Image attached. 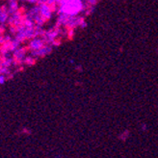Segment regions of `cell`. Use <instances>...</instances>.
<instances>
[{"instance_id": "6da1fadb", "label": "cell", "mask_w": 158, "mask_h": 158, "mask_svg": "<svg viewBox=\"0 0 158 158\" xmlns=\"http://www.w3.org/2000/svg\"><path fill=\"white\" fill-rule=\"evenodd\" d=\"M40 34H43L42 27L39 26H29L22 22V24L17 27V30L15 32V36L18 41L21 44L23 42H27L35 36H39Z\"/></svg>"}, {"instance_id": "7a4b0ae2", "label": "cell", "mask_w": 158, "mask_h": 158, "mask_svg": "<svg viewBox=\"0 0 158 158\" xmlns=\"http://www.w3.org/2000/svg\"><path fill=\"white\" fill-rule=\"evenodd\" d=\"M58 5V14H63L68 17H74L82 10L81 0H61Z\"/></svg>"}, {"instance_id": "3957f363", "label": "cell", "mask_w": 158, "mask_h": 158, "mask_svg": "<svg viewBox=\"0 0 158 158\" xmlns=\"http://www.w3.org/2000/svg\"><path fill=\"white\" fill-rule=\"evenodd\" d=\"M23 19H28L30 21L34 22L35 25L36 26H39V27H42L44 24V22H45V20L43 19L41 14H40L38 5L37 6H34L33 8H31V9L26 13L25 17L23 18Z\"/></svg>"}, {"instance_id": "277c9868", "label": "cell", "mask_w": 158, "mask_h": 158, "mask_svg": "<svg viewBox=\"0 0 158 158\" xmlns=\"http://www.w3.org/2000/svg\"><path fill=\"white\" fill-rule=\"evenodd\" d=\"M46 43L44 41V39L39 36H35L31 40H29L28 43V49L30 51H36L39 50L40 48H42L44 45H45Z\"/></svg>"}, {"instance_id": "5b68a950", "label": "cell", "mask_w": 158, "mask_h": 158, "mask_svg": "<svg viewBox=\"0 0 158 158\" xmlns=\"http://www.w3.org/2000/svg\"><path fill=\"white\" fill-rule=\"evenodd\" d=\"M39 7V11H40V14L43 17V19L46 21L52 18L53 15V8L52 6L46 4V3H39L38 5Z\"/></svg>"}, {"instance_id": "8992f818", "label": "cell", "mask_w": 158, "mask_h": 158, "mask_svg": "<svg viewBox=\"0 0 158 158\" xmlns=\"http://www.w3.org/2000/svg\"><path fill=\"white\" fill-rule=\"evenodd\" d=\"M26 55V49L23 46H19L18 48H15V50H13V58L15 61H17L19 64L21 63H24Z\"/></svg>"}, {"instance_id": "52a82bcc", "label": "cell", "mask_w": 158, "mask_h": 158, "mask_svg": "<svg viewBox=\"0 0 158 158\" xmlns=\"http://www.w3.org/2000/svg\"><path fill=\"white\" fill-rule=\"evenodd\" d=\"M52 50V46L48 44H45L44 45L42 48H40L39 50H36V51H31L30 55H32V56L37 59V58H41V57H44L45 55L49 54Z\"/></svg>"}, {"instance_id": "ba28073f", "label": "cell", "mask_w": 158, "mask_h": 158, "mask_svg": "<svg viewBox=\"0 0 158 158\" xmlns=\"http://www.w3.org/2000/svg\"><path fill=\"white\" fill-rule=\"evenodd\" d=\"M59 33H60L59 29H51L49 31H47V32L44 33V39L45 43L55 44V40L59 36Z\"/></svg>"}, {"instance_id": "9c48e42d", "label": "cell", "mask_w": 158, "mask_h": 158, "mask_svg": "<svg viewBox=\"0 0 158 158\" xmlns=\"http://www.w3.org/2000/svg\"><path fill=\"white\" fill-rule=\"evenodd\" d=\"M23 22V18L21 17V15L18 12L15 13H13V14H10V19H9V23L11 26H14V27H19V25L22 24Z\"/></svg>"}, {"instance_id": "30bf717a", "label": "cell", "mask_w": 158, "mask_h": 158, "mask_svg": "<svg viewBox=\"0 0 158 158\" xmlns=\"http://www.w3.org/2000/svg\"><path fill=\"white\" fill-rule=\"evenodd\" d=\"M10 13L5 7L0 9V26H4L7 23H9Z\"/></svg>"}, {"instance_id": "8fae6325", "label": "cell", "mask_w": 158, "mask_h": 158, "mask_svg": "<svg viewBox=\"0 0 158 158\" xmlns=\"http://www.w3.org/2000/svg\"><path fill=\"white\" fill-rule=\"evenodd\" d=\"M8 11L10 14L19 11V0H9L8 1Z\"/></svg>"}, {"instance_id": "7c38bea8", "label": "cell", "mask_w": 158, "mask_h": 158, "mask_svg": "<svg viewBox=\"0 0 158 158\" xmlns=\"http://www.w3.org/2000/svg\"><path fill=\"white\" fill-rule=\"evenodd\" d=\"M61 0H39V3H46L50 6H54V5H57L59 4V2Z\"/></svg>"}, {"instance_id": "4fadbf2b", "label": "cell", "mask_w": 158, "mask_h": 158, "mask_svg": "<svg viewBox=\"0 0 158 158\" xmlns=\"http://www.w3.org/2000/svg\"><path fill=\"white\" fill-rule=\"evenodd\" d=\"M35 62V58L32 56V55H27L25 57V60H24V63L26 65H33Z\"/></svg>"}, {"instance_id": "5bb4252c", "label": "cell", "mask_w": 158, "mask_h": 158, "mask_svg": "<svg viewBox=\"0 0 158 158\" xmlns=\"http://www.w3.org/2000/svg\"><path fill=\"white\" fill-rule=\"evenodd\" d=\"M6 82V75L0 73V85H2Z\"/></svg>"}, {"instance_id": "9a60e30c", "label": "cell", "mask_w": 158, "mask_h": 158, "mask_svg": "<svg viewBox=\"0 0 158 158\" xmlns=\"http://www.w3.org/2000/svg\"><path fill=\"white\" fill-rule=\"evenodd\" d=\"M25 1H27V2H29L31 4H36V3L39 2V0H25Z\"/></svg>"}, {"instance_id": "2e32d148", "label": "cell", "mask_w": 158, "mask_h": 158, "mask_svg": "<svg viewBox=\"0 0 158 158\" xmlns=\"http://www.w3.org/2000/svg\"><path fill=\"white\" fill-rule=\"evenodd\" d=\"M19 1H25V0H19Z\"/></svg>"}]
</instances>
